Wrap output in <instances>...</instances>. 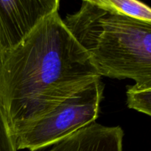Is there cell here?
<instances>
[{
	"label": "cell",
	"mask_w": 151,
	"mask_h": 151,
	"mask_svg": "<svg viewBox=\"0 0 151 151\" xmlns=\"http://www.w3.org/2000/svg\"><path fill=\"white\" fill-rule=\"evenodd\" d=\"M100 78L58 12L44 18L4 53L0 103L13 137Z\"/></svg>",
	"instance_id": "obj_1"
},
{
	"label": "cell",
	"mask_w": 151,
	"mask_h": 151,
	"mask_svg": "<svg viewBox=\"0 0 151 151\" xmlns=\"http://www.w3.org/2000/svg\"><path fill=\"white\" fill-rule=\"evenodd\" d=\"M63 21L100 77L151 84V23L86 1Z\"/></svg>",
	"instance_id": "obj_2"
},
{
	"label": "cell",
	"mask_w": 151,
	"mask_h": 151,
	"mask_svg": "<svg viewBox=\"0 0 151 151\" xmlns=\"http://www.w3.org/2000/svg\"><path fill=\"white\" fill-rule=\"evenodd\" d=\"M101 78L72 94L55 109L14 134L16 149L37 151L95 122L103 98Z\"/></svg>",
	"instance_id": "obj_3"
},
{
	"label": "cell",
	"mask_w": 151,
	"mask_h": 151,
	"mask_svg": "<svg viewBox=\"0 0 151 151\" xmlns=\"http://www.w3.org/2000/svg\"><path fill=\"white\" fill-rule=\"evenodd\" d=\"M60 0H0L3 52L20 43L44 18L58 12Z\"/></svg>",
	"instance_id": "obj_4"
},
{
	"label": "cell",
	"mask_w": 151,
	"mask_h": 151,
	"mask_svg": "<svg viewBox=\"0 0 151 151\" xmlns=\"http://www.w3.org/2000/svg\"><path fill=\"white\" fill-rule=\"evenodd\" d=\"M123 130L93 122L53 145L48 151H123Z\"/></svg>",
	"instance_id": "obj_5"
},
{
	"label": "cell",
	"mask_w": 151,
	"mask_h": 151,
	"mask_svg": "<svg viewBox=\"0 0 151 151\" xmlns=\"http://www.w3.org/2000/svg\"><path fill=\"white\" fill-rule=\"evenodd\" d=\"M111 13L151 23L149 6L139 0H82Z\"/></svg>",
	"instance_id": "obj_6"
},
{
	"label": "cell",
	"mask_w": 151,
	"mask_h": 151,
	"mask_svg": "<svg viewBox=\"0 0 151 151\" xmlns=\"http://www.w3.org/2000/svg\"><path fill=\"white\" fill-rule=\"evenodd\" d=\"M127 105L129 109L151 115V84L135 83L127 86Z\"/></svg>",
	"instance_id": "obj_7"
},
{
	"label": "cell",
	"mask_w": 151,
	"mask_h": 151,
	"mask_svg": "<svg viewBox=\"0 0 151 151\" xmlns=\"http://www.w3.org/2000/svg\"><path fill=\"white\" fill-rule=\"evenodd\" d=\"M3 57H4V52H3V50L1 49V46H0V69H1V64H2L3 61Z\"/></svg>",
	"instance_id": "obj_8"
}]
</instances>
